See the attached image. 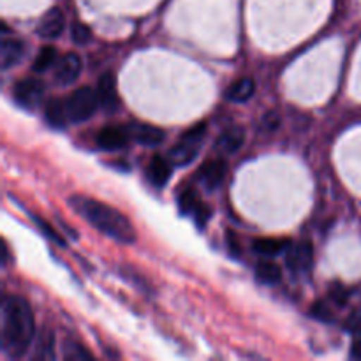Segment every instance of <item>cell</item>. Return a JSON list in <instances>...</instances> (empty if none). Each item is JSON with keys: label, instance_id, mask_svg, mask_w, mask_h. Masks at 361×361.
<instances>
[{"label": "cell", "instance_id": "obj_1", "mask_svg": "<svg viewBox=\"0 0 361 361\" xmlns=\"http://www.w3.org/2000/svg\"><path fill=\"white\" fill-rule=\"evenodd\" d=\"M35 335V321L30 305L21 296L9 295L2 302L0 344L9 358L27 355Z\"/></svg>", "mask_w": 361, "mask_h": 361}, {"label": "cell", "instance_id": "obj_2", "mask_svg": "<svg viewBox=\"0 0 361 361\" xmlns=\"http://www.w3.org/2000/svg\"><path fill=\"white\" fill-rule=\"evenodd\" d=\"M69 204L80 217H83L88 224L94 226L102 235L109 236L120 243H133L136 240L134 226L116 208L94 200V197L81 196V194L71 196Z\"/></svg>", "mask_w": 361, "mask_h": 361}, {"label": "cell", "instance_id": "obj_3", "mask_svg": "<svg viewBox=\"0 0 361 361\" xmlns=\"http://www.w3.org/2000/svg\"><path fill=\"white\" fill-rule=\"evenodd\" d=\"M67 115H69V122L73 123H83L94 116L97 108H101L97 97V90H92L90 87L76 88L69 97L66 99Z\"/></svg>", "mask_w": 361, "mask_h": 361}, {"label": "cell", "instance_id": "obj_4", "mask_svg": "<svg viewBox=\"0 0 361 361\" xmlns=\"http://www.w3.org/2000/svg\"><path fill=\"white\" fill-rule=\"evenodd\" d=\"M44 92V83L41 80H37V78H23V80L14 85L13 97L21 108L34 111L42 104Z\"/></svg>", "mask_w": 361, "mask_h": 361}, {"label": "cell", "instance_id": "obj_5", "mask_svg": "<svg viewBox=\"0 0 361 361\" xmlns=\"http://www.w3.org/2000/svg\"><path fill=\"white\" fill-rule=\"evenodd\" d=\"M286 264L291 270L293 275H307L310 274L314 264V249L312 243L303 240L296 245H291L286 250Z\"/></svg>", "mask_w": 361, "mask_h": 361}, {"label": "cell", "instance_id": "obj_6", "mask_svg": "<svg viewBox=\"0 0 361 361\" xmlns=\"http://www.w3.org/2000/svg\"><path fill=\"white\" fill-rule=\"evenodd\" d=\"M178 207L180 212L196 221V224L204 226V222L210 217V210H208L207 204L203 203V200L200 197V194L192 189V187H183L178 194Z\"/></svg>", "mask_w": 361, "mask_h": 361}, {"label": "cell", "instance_id": "obj_7", "mask_svg": "<svg viewBox=\"0 0 361 361\" xmlns=\"http://www.w3.org/2000/svg\"><path fill=\"white\" fill-rule=\"evenodd\" d=\"M81 69H83V62H81L80 55L76 53H66L56 60L55 67H53V78L59 85L67 87V85L74 83L80 78Z\"/></svg>", "mask_w": 361, "mask_h": 361}, {"label": "cell", "instance_id": "obj_8", "mask_svg": "<svg viewBox=\"0 0 361 361\" xmlns=\"http://www.w3.org/2000/svg\"><path fill=\"white\" fill-rule=\"evenodd\" d=\"M97 97L101 109L106 113H115L120 108L118 90H116V80L111 73H106L97 81Z\"/></svg>", "mask_w": 361, "mask_h": 361}, {"label": "cell", "instance_id": "obj_9", "mask_svg": "<svg viewBox=\"0 0 361 361\" xmlns=\"http://www.w3.org/2000/svg\"><path fill=\"white\" fill-rule=\"evenodd\" d=\"M226 175H228V164L222 159H212L207 161L197 171V180L204 185V189L215 190L222 185Z\"/></svg>", "mask_w": 361, "mask_h": 361}, {"label": "cell", "instance_id": "obj_10", "mask_svg": "<svg viewBox=\"0 0 361 361\" xmlns=\"http://www.w3.org/2000/svg\"><path fill=\"white\" fill-rule=\"evenodd\" d=\"M63 28H66V16H63V13L59 7H51V9L39 20L35 30H37L39 37L51 41V39H56L62 34Z\"/></svg>", "mask_w": 361, "mask_h": 361}, {"label": "cell", "instance_id": "obj_11", "mask_svg": "<svg viewBox=\"0 0 361 361\" xmlns=\"http://www.w3.org/2000/svg\"><path fill=\"white\" fill-rule=\"evenodd\" d=\"M129 129H123L118 126H108L99 130L97 145L106 152H115L126 147L129 143Z\"/></svg>", "mask_w": 361, "mask_h": 361}, {"label": "cell", "instance_id": "obj_12", "mask_svg": "<svg viewBox=\"0 0 361 361\" xmlns=\"http://www.w3.org/2000/svg\"><path fill=\"white\" fill-rule=\"evenodd\" d=\"M129 134L136 143L145 145V147H157L164 141V130L159 127L150 126V123H130Z\"/></svg>", "mask_w": 361, "mask_h": 361}, {"label": "cell", "instance_id": "obj_13", "mask_svg": "<svg viewBox=\"0 0 361 361\" xmlns=\"http://www.w3.org/2000/svg\"><path fill=\"white\" fill-rule=\"evenodd\" d=\"M171 162L168 157L162 155H154L147 166V178L152 185L155 187H164L166 183L171 178Z\"/></svg>", "mask_w": 361, "mask_h": 361}, {"label": "cell", "instance_id": "obj_14", "mask_svg": "<svg viewBox=\"0 0 361 361\" xmlns=\"http://www.w3.org/2000/svg\"><path fill=\"white\" fill-rule=\"evenodd\" d=\"M25 42L14 37H4L0 44V66L11 69L25 56Z\"/></svg>", "mask_w": 361, "mask_h": 361}, {"label": "cell", "instance_id": "obj_15", "mask_svg": "<svg viewBox=\"0 0 361 361\" xmlns=\"http://www.w3.org/2000/svg\"><path fill=\"white\" fill-rule=\"evenodd\" d=\"M245 143V130L242 127H228L226 130H222L221 136L217 137V143H215V148L222 154H236L240 148Z\"/></svg>", "mask_w": 361, "mask_h": 361}, {"label": "cell", "instance_id": "obj_16", "mask_svg": "<svg viewBox=\"0 0 361 361\" xmlns=\"http://www.w3.org/2000/svg\"><path fill=\"white\" fill-rule=\"evenodd\" d=\"M256 94V81L252 78H240L226 90V97L231 102H247Z\"/></svg>", "mask_w": 361, "mask_h": 361}, {"label": "cell", "instance_id": "obj_17", "mask_svg": "<svg viewBox=\"0 0 361 361\" xmlns=\"http://www.w3.org/2000/svg\"><path fill=\"white\" fill-rule=\"evenodd\" d=\"M291 247V242L286 238H257L254 240L252 249L264 257H275L286 252Z\"/></svg>", "mask_w": 361, "mask_h": 361}, {"label": "cell", "instance_id": "obj_18", "mask_svg": "<svg viewBox=\"0 0 361 361\" xmlns=\"http://www.w3.org/2000/svg\"><path fill=\"white\" fill-rule=\"evenodd\" d=\"M44 118L49 126L56 127V129H62V127H66V123L69 122L66 101H60V99H51V101L46 102Z\"/></svg>", "mask_w": 361, "mask_h": 361}, {"label": "cell", "instance_id": "obj_19", "mask_svg": "<svg viewBox=\"0 0 361 361\" xmlns=\"http://www.w3.org/2000/svg\"><path fill=\"white\" fill-rule=\"evenodd\" d=\"M197 147L196 145H190V143H185V141H180L178 145H175V147L169 150L168 154V159L169 162H171L173 166H189L190 162L196 159L197 155Z\"/></svg>", "mask_w": 361, "mask_h": 361}, {"label": "cell", "instance_id": "obj_20", "mask_svg": "<svg viewBox=\"0 0 361 361\" xmlns=\"http://www.w3.org/2000/svg\"><path fill=\"white\" fill-rule=\"evenodd\" d=\"M256 279L261 284L267 286H275L281 282L282 271L279 268V264L271 263V261L263 259L256 264Z\"/></svg>", "mask_w": 361, "mask_h": 361}, {"label": "cell", "instance_id": "obj_21", "mask_svg": "<svg viewBox=\"0 0 361 361\" xmlns=\"http://www.w3.org/2000/svg\"><path fill=\"white\" fill-rule=\"evenodd\" d=\"M53 348H55V337H53L51 331L44 330L42 334H39L32 358L34 360H53L55 358V349Z\"/></svg>", "mask_w": 361, "mask_h": 361}, {"label": "cell", "instance_id": "obj_22", "mask_svg": "<svg viewBox=\"0 0 361 361\" xmlns=\"http://www.w3.org/2000/svg\"><path fill=\"white\" fill-rule=\"evenodd\" d=\"M59 51H56L53 46H44V48H41V51L37 53V56H35L34 60V71L35 73H44V71L51 69V67H55L56 60H59Z\"/></svg>", "mask_w": 361, "mask_h": 361}, {"label": "cell", "instance_id": "obj_23", "mask_svg": "<svg viewBox=\"0 0 361 361\" xmlns=\"http://www.w3.org/2000/svg\"><path fill=\"white\" fill-rule=\"evenodd\" d=\"M62 356L66 360H92L94 358V355H92V353L88 351L85 345H81L80 342H76V341L63 342Z\"/></svg>", "mask_w": 361, "mask_h": 361}, {"label": "cell", "instance_id": "obj_24", "mask_svg": "<svg viewBox=\"0 0 361 361\" xmlns=\"http://www.w3.org/2000/svg\"><path fill=\"white\" fill-rule=\"evenodd\" d=\"M204 134H207V126H204V123H197V126L190 127L189 130H185V133L182 134V137H180V141H185V143L200 147L201 141L204 140Z\"/></svg>", "mask_w": 361, "mask_h": 361}, {"label": "cell", "instance_id": "obj_25", "mask_svg": "<svg viewBox=\"0 0 361 361\" xmlns=\"http://www.w3.org/2000/svg\"><path fill=\"white\" fill-rule=\"evenodd\" d=\"M71 35H73V41L76 42V44H87V42H90L92 39L90 28L85 27L83 23H80V21L73 23V27H71Z\"/></svg>", "mask_w": 361, "mask_h": 361}, {"label": "cell", "instance_id": "obj_26", "mask_svg": "<svg viewBox=\"0 0 361 361\" xmlns=\"http://www.w3.org/2000/svg\"><path fill=\"white\" fill-rule=\"evenodd\" d=\"M345 330L356 337H361V303L345 319Z\"/></svg>", "mask_w": 361, "mask_h": 361}, {"label": "cell", "instance_id": "obj_27", "mask_svg": "<svg viewBox=\"0 0 361 361\" xmlns=\"http://www.w3.org/2000/svg\"><path fill=\"white\" fill-rule=\"evenodd\" d=\"M312 314L319 321H328V323H330V321L334 319V314H331L330 307H328L326 303H316V307L312 309Z\"/></svg>", "mask_w": 361, "mask_h": 361}, {"label": "cell", "instance_id": "obj_28", "mask_svg": "<svg viewBox=\"0 0 361 361\" xmlns=\"http://www.w3.org/2000/svg\"><path fill=\"white\" fill-rule=\"evenodd\" d=\"M34 221H35V224L39 226V228H41V229H44V233H46V235L49 236V238H51V240H55V242H59V243H63V240L60 238V236H59V233H55V231H53V228H51V226L48 224V222L44 221V219L34 217Z\"/></svg>", "mask_w": 361, "mask_h": 361}, {"label": "cell", "instance_id": "obj_29", "mask_svg": "<svg viewBox=\"0 0 361 361\" xmlns=\"http://www.w3.org/2000/svg\"><path fill=\"white\" fill-rule=\"evenodd\" d=\"M279 123H281V118H279L277 113L270 111L268 115L263 116V122H261V126H263L264 129H268V130H274V129H277Z\"/></svg>", "mask_w": 361, "mask_h": 361}, {"label": "cell", "instance_id": "obj_30", "mask_svg": "<svg viewBox=\"0 0 361 361\" xmlns=\"http://www.w3.org/2000/svg\"><path fill=\"white\" fill-rule=\"evenodd\" d=\"M353 356H356V358H358V356H361V342H356L355 345H353Z\"/></svg>", "mask_w": 361, "mask_h": 361}]
</instances>
